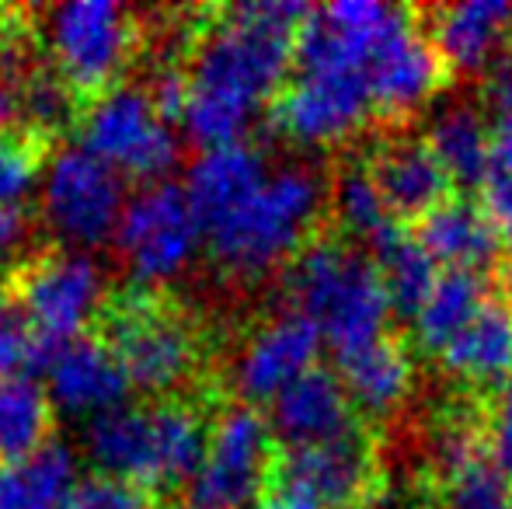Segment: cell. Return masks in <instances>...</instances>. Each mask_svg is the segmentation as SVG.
Wrapping results in <instances>:
<instances>
[{
  "label": "cell",
  "instance_id": "obj_1",
  "mask_svg": "<svg viewBox=\"0 0 512 509\" xmlns=\"http://www.w3.org/2000/svg\"><path fill=\"white\" fill-rule=\"evenodd\" d=\"M314 7L297 0L234 4L209 25L185 70V105L178 126L206 147L248 140L293 74L297 32Z\"/></svg>",
  "mask_w": 512,
  "mask_h": 509
},
{
  "label": "cell",
  "instance_id": "obj_2",
  "mask_svg": "<svg viewBox=\"0 0 512 509\" xmlns=\"http://www.w3.org/2000/svg\"><path fill=\"white\" fill-rule=\"evenodd\" d=\"M328 199L331 185L307 164L272 168L262 185L203 227L209 255L237 279L286 269L314 241Z\"/></svg>",
  "mask_w": 512,
  "mask_h": 509
},
{
  "label": "cell",
  "instance_id": "obj_3",
  "mask_svg": "<svg viewBox=\"0 0 512 509\" xmlns=\"http://www.w3.org/2000/svg\"><path fill=\"white\" fill-rule=\"evenodd\" d=\"M290 311L317 328L324 346L345 356L391 332V297L370 252L324 234L286 265Z\"/></svg>",
  "mask_w": 512,
  "mask_h": 509
},
{
  "label": "cell",
  "instance_id": "obj_4",
  "mask_svg": "<svg viewBox=\"0 0 512 509\" xmlns=\"http://www.w3.org/2000/svg\"><path fill=\"white\" fill-rule=\"evenodd\" d=\"M209 426L185 401L119 405L84 426V454L95 471L140 489H178L196 475Z\"/></svg>",
  "mask_w": 512,
  "mask_h": 509
},
{
  "label": "cell",
  "instance_id": "obj_5",
  "mask_svg": "<svg viewBox=\"0 0 512 509\" xmlns=\"http://www.w3.org/2000/svg\"><path fill=\"white\" fill-rule=\"evenodd\" d=\"M129 387L147 398L182 391L199 370V335L178 307L154 293H129L108 311V335Z\"/></svg>",
  "mask_w": 512,
  "mask_h": 509
},
{
  "label": "cell",
  "instance_id": "obj_6",
  "mask_svg": "<svg viewBox=\"0 0 512 509\" xmlns=\"http://www.w3.org/2000/svg\"><path fill=\"white\" fill-rule=\"evenodd\" d=\"M126 178L81 140L63 143L42 168L39 210L63 248L91 252L115 238L126 213Z\"/></svg>",
  "mask_w": 512,
  "mask_h": 509
},
{
  "label": "cell",
  "instance_id": "obj_7",
  "mask_svg": "<svg viewBox=\"0 0 512 509\" xmlns=\"http://www.w3.org/2000/svg\"><path fill=\"white\" fill-rule=\"evenodd\" d=\"M276 436L258 408L230 405L209 426L206 454L182 485L185 509H258L276 478Z\"/></svg>",
  "mask_w": 512,
  "mask_h": 509
},
{
  "label": "cell",
  "instance_id": "obj_8",
  "mask_svg": "<svg viewBox=\"0 0 512 509\" xmlns=\"http://www.w3.org/2000/svg\"><path fill=\"white\" fill-rule=\"evenodd\" d=\"M81 143L122 178L143 185L168 182L182 157L175 123L157 112L147 84H115L81 112Z\"/></svg>",
  "mask_w": 512,
  "mask_h": 509
},
{
  "label": "cell",
  "instance_id": "obj_9",
  "mask_svg": "<svg viewBox=\"0 0 512 509\" xmlns=\"http://www.w3.org/2000/svg\"><path fill=\"white\" fill-rule=\"evenodd\" d=\"M53 70L77 95H102L119 84L136 49V18L115 0H70L42 18Z\"/></svg>",
  "mask_w": 512,
  "mask_h": 509
},
{
  "label": "cell",
  "instance_id": "obj_10",
  "mask_svg": "<svg viewBox=\"0 0 512 509\" xmlns=\"http://www.w3.org/2000/svg\"><path fill=\"white\" fill-rule=\"evenodd\" d=\"M108 300V276L91 252L60 248L21 265L14 304L39 346L84 339Z\"/></svg>",
  "mask_w": 512,
  "mask_h": 509
},
{
  "label": "cell",
  "instance_id": "obj_11",
  "mask_svg": "<svg viewBox=\"0 0 512 509\" xmlns=\"http://www.w3.org/2000/svg\"><path fill=\"white\" fill-rule=\"evenodd\" d=\"M112 245L129 279L140 286H161L189 272L206 238L182 185L154 182L126 203Z\"/></svg>",
  "mask_w": 512,
  "mask_h": 509
},
{
  "label": "cell",
  "instance_id": "obj_12",
  "mask_svg": "<svg viewBox=\"0 0 512 509\" xmlns=\"http://www.w3.org/2000/svg\"><path fill=\"white\" fill-rule=\"evenodd\" d=\"M283 489L300 492L321 509H363L387 489L380 443L370 422L317 447L283 450L276 464Z\"/></svg>",
  "mask_w": 512,
  "mask_h": 509
},
{
  "label": "cell",
  "instance_id": "obj_13",
  "mask_svg": "<svg viewBox=\"0 0 512 509\" xmlns=\"http://www.w3.org/2000/svg\"><path fill=\"white\" fill-rule=\"evenodd\" d=\"M272 112L279 133L300 147L345 143L373 119L370 74L349 67L293 70Z\"/></svg>",
  "mask_w": 512,
  "mask_h": 509
},
{
  "label": "cell",
  "instance_id": "obj_14",
  "mask_svg": "<svg viewBox=\"0 0 512 509\" xmlns=\"http://www.w3.org/2000/svg\"><path fill=\"white\" fill-rule=\"evenodd\" d=\"M450 81V67L418 25L415 7H401L398 21L370 60V95L373 116L391 126H401L411 112H418L443 84Z\"/></svg>",
  "mask_w": 512,
  "mask_h": 509
},
{
  "label": "cell",
  "instance_id": "obj_15",
  "mask_svg": "<svg viewBox=\"0 0 512 509\" xmlns=\"http://www.w3.org/2000/svg\"><path fill=\"white\" fill-rule=\"evenodd\" d=\"M366 171L384 199L394 224L418 227L432 210L457 196L450 171L429 147V140L405 126H391L366 154Z\"/></svg>",
  "mask_w": 512,
  "mask_h": 509
},
{
  "label": "cell",
  "instance_id": "obj_16",
  "mask_svg": "<svg viewBox=\"0 0 512 509\" xmlns=\"http://www.w3.org/2000/svg\"><path fill=\"white\" fill-rule=\"evenodd\" d=\"M321 335L307 318L283 311L258 325L230 363V387L241 405H272L297 377L317 367Z\"/></svg>",
  "mask_w": 512,
  "mask_h": 509
},
{
  "label": "cell",
  "instance_id": "obj_17",
  "mask_svg": "<svg viewBox=\"0 0 512 509\" xmlns=\"http://www.w3.org/2000/svg\"><path fill=\"white\" fill-rule=\"evenodd\" d=\"M35 367L46 377V394L56 412L91 422L126 405L129 381L105 339H74L63 346H39Z\"/></svg>",
  "mask_w": 512,
  "mask_h": 509
},
{
  "label": "cell",
  "instance_id": "obj_18",
  "mask_svg": "<svg viewBox=\"0 0 512 509\" xmlns=\"http://www.w3.org/2000/svg\"><path fill=\"white\" fill-rule=\"evenodd\" d=\"M418 25L439 49L450 74H488L512 42L509 0H464L418 11Z\"/></svg>",
  "mask_w": 512,
  "mask_h": 509
},
{
  "label": "cell",
  "instance_id": "obj_19",
  "mask_svg": "<svg viewBox=\"0 0 512 509\" xmlns=\"http://www.w3.org/2000/svg\"><path fill=\"white\" fill-rule=\"evenodd\" d=\"M265 419H269L272 436H276V443L283 450L317 447V443L338 440L349 429H356L359 422H366L359 419L342 377L335 370L321 367V363L286 387L269 405Z\"/></svg>",
  "mask_w": 512,
  "mask_h": 509
},
{
  "label": "cell",
  "instance_id": "obj_20",
  "mask_svg": "<svg viewBox=\"0 0 512 509\" xmlns=\"http://www.w3.org/2000/svg\"><path fill=\"white\" fill-rule=\"evenodd\" d=\"M443 374L460 381L474 398L512 381V297L495 286L471 325L436 356Z\"/></svg>",
  "mask_w": 512,
  "mask_h": 509
},
{
  "label": "cell",
  "instance_id": "obj_21",
  "mask_svg": "<svg viewBox=\"0 0 512 509\" xmlns=\"http://www.w3.org/2000/svg\"><path fill=\"white\" fill-rule=\"evenodd\" d=\"M432 262L443 269H464L492 276L506 255V241L495 231L492 217L485 213L478 196L457 192L439 210H432L418 227H411Z\"/></svg>",
  "mask_w": 512,
  "mask_h": 509
},
{
  "label": "cell",
  "instance_id": "obj_22",
  "mask_svg": "<svg viewBox=\"0 0 512 509\" xmlns=\"http://www.w3.org/2000/svg\"><path fill=\"white\" fill-rule=\"evenodd\" d=\"M335 374L342 377L359 419H387L394 415L415 384V356L405 335L387 332L366 346L335 356Z\"/></svg>",
  "mask_w": 512,
  "mask_h": 509
},
{
  "label": "cell",
  "instance_id": "obj_23",
  "mask_svg": "<svg viewBox=\"0 0 512 509\" xmlns=\"http://www.w3.org/2000/svg\"><path fill=\"white\" fill-rule=\"evenodd\" d=\"M272 164L265 150L251 140L223 143V147H206L196 154V161L185 171V196L196 210L199 224H213L220 213H227L237 199L248 196L255 185L269 178Z\"/></svg>",
  "mask_w": 512,
  "mask_h": 509
},
{
  "label": "cell",
  "instance_id": "obj_24",
  "mask_svg": "<svg viewBox=\"0 0 512 509\" xmlns=\"http://www.w3.org/2000/svg\"><path fill=\"white\" fill-rule=\"evenodd\" d=\"M77 482L74 450L49 440L21 461L0 464V509H63Z\"/></svg>",
  "mask_w": 512,
  "mask_h": 509
},
{
  "label": "cell",
  "instance_id": "obj_25",
  "mask_svg": "<svg viewBox=\"0 0 512 509\" xmlns=\"http://www.w3.org/2000/svg\"><path fill=\"white\" fill-rule=\"evenodd\" d=\"M492 290H495L492 276L464 272V269H443L436 286H432L429 300H425V307L411 321L415 346L429 356H439L471 325V318L481 311V304H485Z\"/></svg>",
  "mask_w": 512,
  "mask_h": 509
},
{
  "label": "cell",
  "instance_id": "obj_26",
  "mask_svg": "<svg viewBox=\"0 0 512 509\" xmlns=\"http://www.w3.org/2000/svg\"><path fill=\"white\" fill-rule=\"evenodd\" d=\"M370 258L377 262L380 276H384L387 297H391V314L398 321H415L418 311L429 300L432 286L439 279V265L422 248L411 227L391 224L377 241L370 245Z\"/></svg>",
  "mask_w": 512,
  "mask_h": 509
},
{
  "label": "cell",
  "instance_id": "obj_27",
  "mask_svg": "<svg viewBox=\"0 0 512 509\" xmlns=\"http://www.w3.org/2000/svg\"><path fill=\"white\" fill-rule=\"evenodd\" d=\"M422 136L450 171L457 192L478 196L492 150V126L485 123V116L474 105H450L432 119Z\"/></svg>",
  "mask_w": 512,
  "mask_h": 509
},
{
  "label": "cell",
  "instance_id": "obj_28",
  "mask_svg": "<svg viewBox=\"0 0 512 509\" xmlns=\"http://www.w3.org/2000/svg\"><path fill=\"white\" fill-rule=\"evenodd\" d=\"M53 401L35 377L0 381V464L21 461L49 443L53 433Z\"/></svg>",
  "mask_w": 512,
  "mask_h": 509
},
{
  "label": "cell",
  "instance_id": "obj_29",
  "mask_svg": "<svg viewBox=\"0 0 512 509\" xmlns=\"http://www.w3.org/2000/svg\"><path fill=\"white\" fill-rule=\"evenodd\" d=\"M328 213H331V220H335L338 234L359 248L366 245V252H370L373 241L394 224L363 161L345 164V168L331 178Z\"/></svg>",
  "mask_w": 512,
  "mask_h": 509
},
{
  "label": "cell",
  "instance_id": "obj_30",
  "mask_svg": "<svg viewBox=\"0 0 512 509\" xmlns=\"http://www.w3.org/2000/svg\"><path fill=\"white\" fill-rule=\"evenodd\" d=\"M439 509H512V482L488 461V454H474L439 478H425Z\"/></svg>",
  "mask_w": 512,
  "mask_h": 509
},
{
  "label": "cell",
  "instance_id": "obj_31",
  "mask_svg": "<svg viewBox=\"0 0 512 509\" xmlns=\"http://www.w3.org/2000/svg\"><path fill=\"white\" fill-rule=\"evenodd\" d=\"M77 98L81 95L53 67H32L25 77V91H21V123L39 133H60L77 119Z\"/></svg>",
  "mask_w": 512,
  "mask_h": 509
},
{
  "label": "cell",
  "instance_id": "obj_32",
  "mask_svg": "<svg viewBox=\"0 0 512 509\" xmlns=\"http://www.w3.org/2000/svg\"><path fill=\"white\" fill-rule=\"evenodd\" d=\"M478 199L509 248L512 245V119H495L492 123V150H488V168L485 178H481Z\"/></svg>",
  "mask_w": 512,
  "mask_h": 509
},
{
  "label": "cell",
  "instance_id": "obj_33",
  "mask_svg": "<svg viewBox=\"0 0 512 509\" xmlns=\"http://www.w3.org/2000/svg\"><path fill=\"white\" fill-rule=\"evenodd\" d=\"M42 164L35 143L14 133H0V210H28L39 192Z\"/></svg>",
  "mask_w": 512,
  "mask_h": 509
},
{
  "label": "cell",
  "instance_id": "obj_34",
  "mask_svg": "<svg viewBox=\"0 0 512 509\" xmlns=\"http://www.w3.org/2000/svg\"><path fill=\"white\" fill-rule=\"evenodd\" d=\"M481 443L495 468L512 482V381L478 398Z\"/></svg>",
  "mask_w": 512,
  "mask_h": 509
},
{
  "label": "cell",
  "instance_id": "obj_35",
  "mask_svg": "<svg viewBox=\"0 0 512 509\" xmlns=\"http://www.w3.org/2000/svg\"><path fill=\"white\" fill-rule=\"evenodd\" d=\"M63 509H150V492L122 478L91 471L81 475Z\"/></svg>",
  "mask_w": 512,
  "mask_h": 509
},
{
  "label": "cell",
  "instance_id": "obj_36",
  "mask_svg": "<svg viewBox=\"0 0 512 509\" xmlns=\"http://www.w3.org/2000/svg\"><path fill=\"white\" fill-rule=\"evenodd\" d=\"M35 356H39V342H35L25 314L18 311L14 297L0 293V381L21 377L25 367H35Z\"/></svg>",
  "mask_w": 512,
  "mask_h": 509
},
{
  "label": "cell",
  "instance_id": "obj_37",
  "mask_svg": "<svg viewBox=\"0 0 512 509\" xmlns=\"http://www.w3.org/2000/svg\"><path fill=\"white\" fill-rule=\"evenodd\" d=\"M32 63L21 56V49H0V133H11L21 123V91Z\"/></svg>",
  "mask_w": 512,
  "mask_h": 509
},
{
  "label": "cell",
  "instance_id": "obj_38",
  "mask_svg": "<svg viewBox=\"0 0 512 509\" xmlns=\"http://www.w3.org/2000/svg\"><path fill=\"white\" fill-rule=\"evenodd\" d=\"M32 213L28 210H0V276L18 269L32 241Z\"/></svg>",
  "mask_w": 512,
  "mask_h": 509
},
{
  "label": "cell",
  "instance_id": "obj_39",
  "mask_svg": "<svg viewBox=\"0 0 512 509\" xmlns=\"http://www.w3.org/2000/svg\"><path fill=\"white\" fill-rule=\"evenodd\" d=\"M485 98L495 109V119H512V42L485 74Z\"/></svg>",
  "mask_w": 512,
  "mask_h": 509
},
{
  "label": "cell",
  "instance_id": "obj_40",
  "mask_svg": "<svg viewBox=\"0 0 512 509\" xmlns=\"http://www.w3.org/2000/svg\"><path fill=\"white\" fill-rule=\"evenodd\" d=\"M363 509H439V506H436V496H432L429 482L418 475V482L411 485V489L391 492V485H387V489L380 492L373 503H366Z\"/></svg>",
  "mask_w": 512,
  "mask_h": 509
},
{
  "label": "cell",
  "instance_id": "obj_41",
  "mask_svg": "<svg viewBox=\"0 0 512 509\" xmlns=\"http://www.w3.org/2000/svg\"><path fill=\"white\" fill-rule=\"evenodd\" d=\"M258 509H321L317 503H310V499H304L300 492H293V489H272L269 496H265V503L258 506Z\"/></svg>",
  "mask_w": 512,
  "mask_h": 509
}]
</instances>
